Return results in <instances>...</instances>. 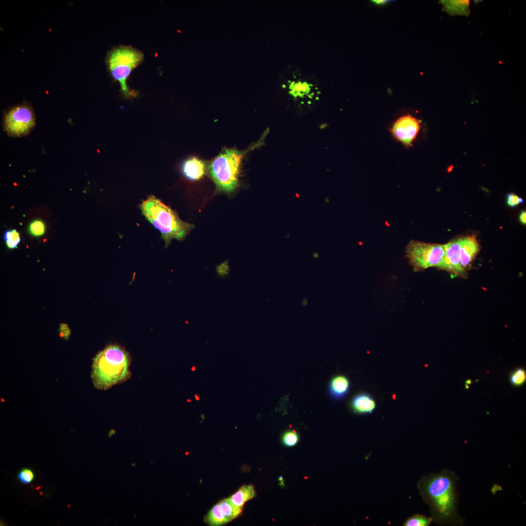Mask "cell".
Listing matches in <instances>:
<instances>
[{"label":"cell","instance_id":"1","mask_svg":"<svg viewBox=\"0 0 526 526\" xmlns=\"http://www.w3.org/2000/svg\"><path fill=\"white\" fill-rule=\"evenodd\" d=\"M458 477L452 471L444 470L423 476L418 488L430 508L432 521L441 525H462L464 519L458 512Z\"/></svg>","mask_w":526,"mask_h":526},{"label":"cell","instance_id":"2","mask_svg":"<svg viewBox=\"0 0 526 526\" xmlns=\"http://www.w3.org/2000/svg\"><path fill=\"white\" fill-rule=\"evenodd\" d=\"M128 353L117 345H110L93 359L91 377L94 387L106 390L123 383L131 376Z\"/></svg>","mask_w":526,"mask_h":526},{"label":"cell","instance_id":"3","mask_svg":"<svg viewBox=\"0 0 526 526\" xmlns=\"http://www.w3.org/2000/svg\"><path fill=\"white\" fill-rule=\"evenodd\" d=\"M142 214L161 234L166 247L175 239L183 240L194 227L180 219L178 215L159 199L151 195L140 205Z\"/></svg>","mask_w":526,"mask_h":526},{"label":"cell","instance_id":"4","mask_svg":"<svg viewBox=\"0 0 526 526\" xmlns=\"http://www.w3.org/2000/svg\"><path fill=\"white\" fill-rule=\"evenodd\" d=\"M248 150L225 148L207 165L209 174L218 190L231 192L238 185L241 161Z\"/></svg>","mask_w":526,"mask_h":526},{"label":"cell","instance_id":"5","mask_svg":"<svg viewBox=\"0 0 526 526\" xmlns=\"http://www.w3.org/2000/svg\"><path fill=\"white\" fill-rule=\"evenodd\" d=\"M283 80L284 94L294 108L306 111L315 105L319 95L315 78L294 69L285 72Z\"/></svg>","mask_w":526,"mask_h":526},{"label":"cell","instance_id":"6","mask_svg":"<svg viewBox=\"0 0 526 526\" xmlns=\"http://www.w3.org/2000/svg\"><path fill=\"white\" fill-rule=\"evenodd\" d=\"M143 53L131 46L120 45L112 49L108 53L106 62L108 70L115 80L120 85L123 95L132 98L137 93L129 89L127 80L133 69L144 59Z\"/></svg>","mask_w":526,"mask_h":526},{"label":"cell","instance_id":"7","mask_svg":"<svg viewBox=\"0 0 526 526\" xmlns=\"http://www.w3.org/2000/svg\"><path fill=\"white\" fill-rule=\"evenodd\" d=\"M406 257L414 271L437 267L445 253L444 244L426 243L412 240L406 246Z\"/></svg>","mask_w":526,"mask_h":526},{"label":"cell","instance_id":"8","mask_svg":"<svg viewBox=\"0 0 526 526\" xmlns=\"http://www.w3.org/2000/svg\"><path fill=\"white\" fill-rule=\"evenodd\" d=\"M35 125V116L31 107L26 105L12 108L6 114L4 127L6 132L13 137L27 135Z\"/></svg>","mask_w":526,"mask_h":526},{"label":"cell","instance_id":"9","mask_svg":"<svg viewBox=\"0 0 526 526\" xmlns=\"http://www.w3.org/2000/svg\"><path fill=\"white\" fill-rule=\"evenodd\" d=\"M421 121L411 114L399 117L393 123L390 132L394 137L407 148L413 146L421 128Z\"/></svg>","mask_w":526,"mask_h":526},{"label":"cell","instance_id":"10","mask_svg":"<svg viewBox=\"0 0 526 526\" xmlns=\"http://www.w3.org/2000/svg\"><path fill=\"white\" fill-rule=\"evenodd\" d=\"M461 238H456L444 244V256L437 268L445 270L454 276L463 277L466 271L461 265Z\"/></svg>","mask_w":526,"mask_h":526},{"label":"cell","instance_id":"11","mask_svg":"<svg viewBox=\"0 0 526 526\" xmlns=\"http://www.w3.org/2000/svg\"><path fill=\"white\" fill-rule=\"evenodd\" d=\"M479 250V245L474 235L461 238L460 261L462 268H466L473 260Z\"/></svg>","mask_w":526,"mask_h":526},{"label":"cell","instance_id":"12","mask_svg":"<svg viewBox=\"0 0 526 526\" xmlns=\"http://www.w3.org/2000/svg\"><path fill=\"white\" fill-rule=\"evenodd\" d=\"M349 406L353 413L364 415L372 413L375 410L376 402L371 394L366 392L359 393L351 400Z\"/></svg>","mask_w":526,"mask_h":526},{"label":"cell","instance_id":"13","mask_svg":"<svg viewBox=\"0 0 526 526\" xmlns=\"http://www.w3.org/2000/svg\"><path fill=\"white\" fill-rule=\"evenodd\" d=\"M350 382L343 375H337L332 377L328 385V394L333 400H340L345 398L350 390Z\"/></svg>","mask_w":526,"mask_h":526},{"label":"cell","instance_id":"14","mask_svg":"<svg viewBox=\"0 0 526 526\" xmlns=\"http://www.w3.org/2000/svg\"><path fill=\"white\" fill-rule=\"evenodd\" d=\"M205 163L195 156L186 159L181 166L183 174L191 181L198 180L202 178L205 174Z\"/></svg>","mask_w":526,"mask_h":526},{"label":"cell","instance_id":"15","mask_svg":"<svg viewBox=\"0 0 526 526\" xmlns=\"http://www.w3.org/2000/svg\"><path fill=\"white\" fill-rule=\"evenodd\" d=\"M256 496L254 487L252 485H243L234 494L228 497L231 503L240 508Z\"/></svg>","mask_w":526,"mask_h":526},{"label":"cell","instance_id":"16","mask_svg":"<svg viewBox=\"0 0 526 526\" xmlns=\"http://www.w3.org/2000/svg\"><path fill=\"white\" fill-rule=\"evenodd\" d=\"M205 522L210 526H221L229 521L222 511L218 503L214 506L205 517Z\"/></svg>","mask_w":526,"mask_h":526},{"label":"cell","instance_id":"17","mask_svg":"<svg viewBox=\"0 0 526 526\" xmlns=\"http://www.w3.org/2000/svg\"><path fill=\"white\" fill-rule=\"evenodd\" d=\"M219 503L222 511L229 522L237 518L242 512V508L233 505L228 498L222 500Z\"/></svg>","mask_w":526,"mask_h":526},{"label":"cell","instance_id":"18","mask_svg":"<svg viewBox=\"0 0 526 526\" xmlns=\"http://www.w3.org/2000/svg\"><path fill=\"white\" fill-rule=\"evenodd\" d=\"M432 521L431 517L422 514H415L410 517L405 522V526H428Z\"/></svg>","mask_w":526,"mask_h":526},{"label":"cell","instance_id":"19","mask_svg":"<svg viewBox=\"0 0 526 526\" xmlns=\"http://www.w3.org/2000/svg\"><path fill=\"white\" fill-rule=\"evenodd\" d=\"M3 237L7 246L10 249L16 248L20 242L19 234L16 229L7 230Z\"/></svg>","mask_w":526,"mask_h":526},{"label":"cell","instance_id":"20","mask_svg":"<svg viewBox=\"0 0 526 526\" xmlns=\"http://www.w3.org/2000/svg\"><path fill=\"white\" fill-rule=\"evenodd\" d=\"M300 439L298 432L294 430H287L282 435L283 444L287 447H293L297 444Z\"/></svg>","mask_w":526,"mask_h":526},{"label":"cell","instance_id":"21","mask_svg":"<svg viewBox=\"0 0 526 526\" xmlns=\"http://www.w3.org/2000/svg\"><path fill=\"white\" fill-rule=\"evenodd\" d=\"M526 379V371L522 368L516 369L510 376V381L515 386H521L525 382Z\"/></svg>","mask_w":526,"mask_h":526},{"label":"cell","instance_id":"22","mask_svg":"<svg viewBox=\"0 0 526 526\" xmlns=\"http://www.w3.org/2000/svg\"><path fill=\"white\" fill-rule=\"evenodd\" d=\"M45 231V226L43 221L40 220H35L29 224V231L30 234L34 237H39L43 235Z\"/></svg>","mask_w":526,"mask_h":526},{"label":"cell","instance_id":"23","mask_svg":"<svg viewBox=\"0 0 526 526\" xmlns=\"http://www.w3.org/2000/svg\"><path fill=\"white\" fill-rule=\"evenodd\" d=\"M18 477L22 484H28L34 480V473L31 469L24 468L19 472Z\"/></svg>","mask_w":526,"mask_h":526},{"label":"cell","instance_id":"24","mask_svg":"<svg viewBox=\"0 0 526 526\" xmlns=\"http://www.w3.org/2000/svg\"><path fill=\"white\" fill-rule=\"evenodd\" d=\"M523 202V199L514 193H509L507 195V203L510 207H515Z\"/></svg>","mask_w":526,"mask_h":526},{"label":"cell","instance_id":"25","mask_svg":"<svg viewBox=\"0 0 526 526\" xmlns=\"http://www.w3.org/2000/svg\"><path fill=\"white\" fill-rule=\"evenodd\" d=\"M218 274L222 277H224L228 274L229 267L227 263L225 262L219 265L217 268Z\"/></svg>","mask_w":526,"mask_h":526},{"label":"cell","instance_id":"26","mask_svg":"<svg viewBox=\"0 0 526 526\" xmlns=\"http://www.w3.org/2000/svg\"><path fill=\"white\" fill-rule=\"evenodd\" d=\"M519 219H520V222L522 224H523L524 225H526V212L525 210V211L524 210L522 211L521 212V213L520 214V216H519Z\"/></svg>","mask_w":526,"mask_h":526},{"label":"cell","instance_id":"27","mask_svg":"<svg viewBox=\"0 0 526 526\" xmlns=\"http://www.w3.org/2000/svg\"><path fill=\"white\" fill-rule=\"evenodd\" d=\"M389 1L386 0H374L372 2L376 5H385Z\"/></svg>","mask_w":526,"mask_h":526},{"label":"cell","instance_id":"28","mask_svg":"<svg viewBox=\"0 0 526 526\" xmlns=\"http://www.w3.org/2000/svg\"><path fill=\"white\" fill-rule=\"evenodd\" d=\"M302 305H303V306H305V305H306V304H307V300H306V299H304V300H303L302 301Z\"/></svg>","mask_w":526,"mask_h":526},{"label":"cell","instance_id":"29","mask_svg":"<svg viewBox=\"0 0 526 526\" xmlns=\"http://www.w3.org/2000/svg\"><path fill=\"white\" fill-rule=\"evenodd\" d=\"M466 383L467 384H471V380H470V379H468V380H467L466 381Z\"/></svg>","mask_w":526,"mask_h":526},{"label":"cell","instance_id":"30","mask_svg":"<svg viewBox=\"0 0 526 526\" xmlns=\"http://www.w3.org/2000/svg\"><path fill=\"white\" fill-rule=\"evenodd\" d=\"M466 388H467V389L469 388V387H468L469 386H468V385L467 384L466 385Z\"/></svg>","mask_w":526,"mask_h":526}]
</instances>
